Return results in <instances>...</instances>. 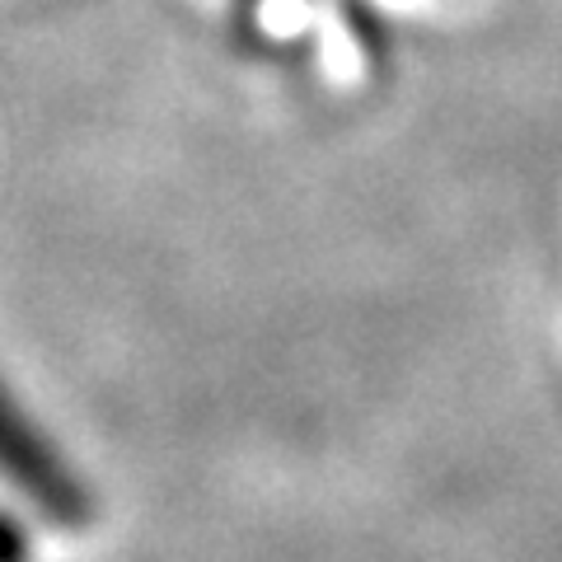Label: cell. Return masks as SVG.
I'll use <instances>...</instances> for the list:
<instances>
[{
    "label": "cell",
    "instance_id": "1",
    "mask_svg": "<svg viewBox=\"0 0 562 562\" xmlns=\"http://www.w3.org/2000/svg\"><path fill=\"white\" fill-rule=\"evenodd\" d=\"M0 479H10L38 512L61 530H85L94 516V497L61 446L43 431V422L10 394L0 380Z\"/></svg>",
    "mask_w": 562,
    "mask_h": 562
},
{
    "label": "cell",
    "instance_id": "2",
    "mask_svg": "<svg viewBox=\"0 0 562 562\" xmlns=\"http://www.w3.org/2000/svg\"><path fill=\"white\" fill-rule=\"evenodd\" d=\"M0 562H29V535L5 512H0Z\"/></svg>",
    "mask_w": 562,
    "mask_h": 562
}]
</instances>
